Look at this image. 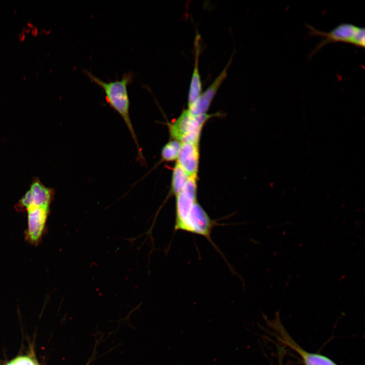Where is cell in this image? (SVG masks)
I'll return each mask as SVG.
<instances>
[{"label": "cell", "mask_w": 365, "mask_h": 365, "mask_svg": "<svg viewBox=\"0 0 365 365\" xmlns=\"http://www.w3.org/2000/svg\"><path fill=\"white\" fill-rule=\"evenodd\" d=\"M83 72L92 82L102 89L107 103L123 119L134 140L137 150V160L142 163H145L129 113L130 102L127 87L133 82L134 74L130 71L124 73L121 80L117 79L115 81L105 82L93 75L90 71L84 69Z\"/></svg>", "instance_id": "obj_1"}, {"label": "cell", "mask_w": 365, "mask_h": 365, "mask_svg": "<svg viewBox=\"0 0 365 365\" xmlns=\"http://www.w3.org/2000/svg\"><path fill=\"white\" fill-rule=\"evenodd\" d=\"M309 29L308 34L310 36H318L322 38L310 54V57L319 51L322 47L330 43H343L354 46L362 48L364 47V28L349 23H342L328 32L322 31L315 29L307 24Z\"/></svg>", "instance_id": "obj_2"}, {"label": "cell", "mask_w": 365, "mask_h": 365, "mask_svg": "<svg viewBox=\"0 0 365 365\" xmlns=\"http://www.w3.org/2000/svg\"><path fill=\"white\" fill-rule=\"evenodd\" d=\"M217 114L206 113L194 116L188 109L184 110L174 122L168 124L170 135L173 140L180 142L199 144L203 125L209 119Z\"/></svg>", "instance_id": "obj_3"}, {"label": "cell", "mask_w": 365, "mask_h": 365, "mask_svg": "<svg viewBox=\"0 0 365 365\" xmlns=\"http://www.w3.org/2000/svg\"><path fill=\"white\" fill-rule=\"evenodd\" d=\"M196 179L189 178L182 191L175 196V217L174 229L179 231L188 217L195 204L196 197Z\"/></svg>", "instance_id": "obj_4"}, {"label": "cell", "mask_w": 365, "mask_h": 365, "mask_svg": "<svg viewBox=\"0 0 365 365\" xmlns=\"http://www.w3.org/2000/svg\"><path fill=\"white\" fill-rule=\"evenodd\" d=\"M274 324L279 340L296 351L301 356L305 365H338L325 355L306 351L291 338L280 324Z\"/></svg>", "instance_id": "obj_5"}, {"label": "cell", "mask_w": 365, "mask_h": 365, "mask_svg": "<svg viewBox=\"0 0 365 365\" xmlns=\"http://www.w3.org/2000/svg\"><path fill=\"white\" fill-rule=\"evenodd\" d=\"M232 58L214 81L199 95L197 100L190 106L188 110L194 116L204 114L208 110L217 91L227 76V69L231 62Z\"/></svg>", "instance_id": "obj_6"}, {"label": "cell", "mask_w": 365, "mask_h": 365, "mask_svg": "<svg viewBox=\"0 0 365 365\" xmlns=\"http://www.w3.org/2000/svg\"><path fill=\"white\" fill-rule=\"evenodd\" d=\"M53 196L54 190L45 187L38 178H35L33 180L29 190L20 199L16 207L22 209L30 203L50 206Z\"/></svg>", "instance_id": "obj_7"}, {"label": "cell", "mask_w": 365, "mask_h": 365, "mask_svg": "<svg viewBox=\"0 0 365 365\" xmlns=\"http://www.w3.org/2000/svg\"><path fill=\"white\" fill-rule=\"evenodd\" d=\"M199 158V144L181 142L176 163L186 172L190 178L197 179Z\"/></svg>", "instance_id": "obj_8"}, {"label": "cell", "mask_w": 365, "mask_h": 365, "mask_svg": "<svg viewBox=\"0 0 365 365\" xmlns=\"http://www.w3.org/2000/svg\"><path fill=\"white\" fill-rule=\"evenodd\" d=\"M200 35L197 34L195 40V63L189 90L188 107L197 100L202 91V83L199 70V57L200 51Z\"/></svg>", "instance_id": "obj_9"}, {"label": "cell", "mask_w": 365, "mask_h": 365, "mask_svg": "<svg viewBox=\"0 0 365 365\" xmlns=\"http://www.w3.org/2000/svg\"><path fill=\"white\" fill-rule=\"evenodd\" d=\"M189 177L186 172L177 163L175 164L172 172L171 184V193L176 196L180 193L186 183Z\"/></svg>", "instance_id": "obj_10"}, {"label": "cell", "mask_w": 365, "mask_h": 365, "mask_svg": "<svg viewBox=\"0 0 365 365\" xmlns=\"http://www.w3.org/2000/svg\"><path fill=\"white\" fill-rule=\"evenodd\" d=\"M181 146V142L173 140L168 142L162 148L161 156V162H170L177 159Z\"/></svg>", "instance_id": "obj_11"}, {"label": "cell", "mask_w": 365, "mask_h": 365, "mask_svg": "<svg viewBox=\"0 0 365 365\" xmlns=\"http://www.w3.org/2000/svg\"><path fill=\"white\" fill-rule=\"evenodd\" d=\"M6 365H40L33 357L28 355L20 356L11 360Z\"/></svg>", "instance_id": "obj_12"}]
</instances>
